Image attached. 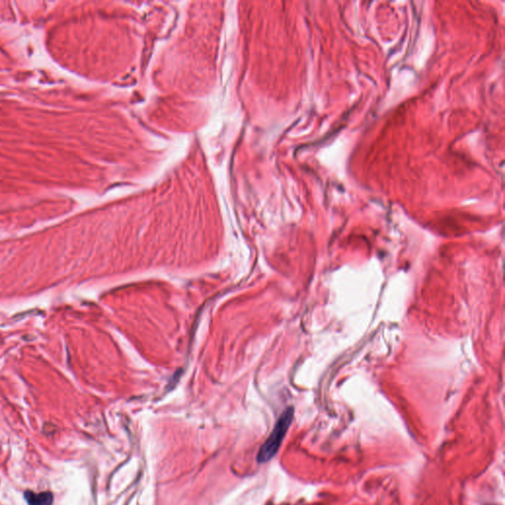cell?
I'll return each instance as SVG.
<instances>
[{
  "instance_id": "1",
  "label": "cell",
  "mask_w": 505,
  "mask_h": 505,
  "mask_svg": "<svg viewBox=\"0 0 505 505\" xmlns=\"http://www.w3.org/2000/svg\"><path fill=\"white\" fill-rule=\"evenodd\" d=\"M293 419V409H287L279 418L278 422L275 424L271 436L267 439V441L261 446L258 455V461L259 463H265L273 459L275 454L278 452L281 443L287 435V430L292 423Z\"/></svg>"
},
{
  "instance_id": "2",
  "label": "cell",
  "mask_w": 505,
  "mask_h": 505,
  "mask_svg": "<svg viewBox=\"0 0 505 505\" xmlns=\"http://www.w3.org/2000/svg\"><path fill=\"white\" fill-rule=\"evenodd\" d=\"M24 497L28 505H53L54 503V494L50 492L35 493L27 491L24 492Z\"/></svg>"
}]
</instances>
